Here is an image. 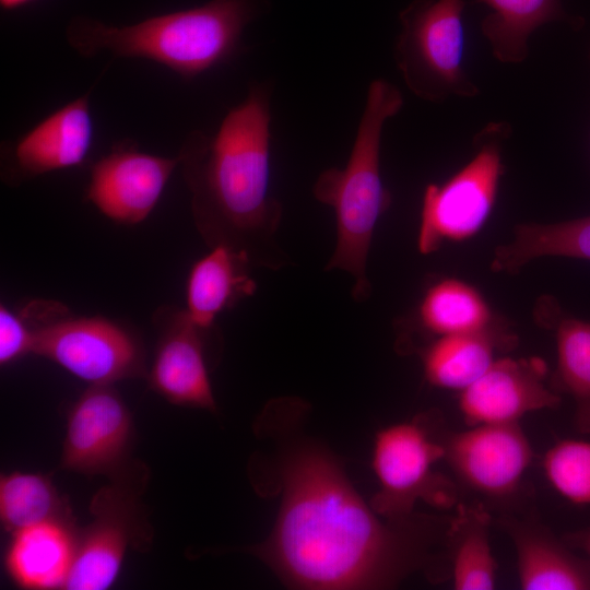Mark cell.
<instances>
[{
  "label": "cell",
  "instance_id": "23",
  "mask_svg": "<svg viewBox=\"0 0 590 590\" xmlns=\"http://www.w3.org/2000/svg\"><path fill=\"white\" fill-rule=\"evenodd\" d=\"M491 524L492 517L482 505H457L447 532L456 590L494 589L497 563L489 543Z\"/></svg>",
  "mask_w": 590,
  "mask_h": 590
},
{
  "label": "cell",
  "instance_id": "6",
  "mask_svg": "<svg viewBox=\"0 0 590 590\" xmlns=\"http://www.w3.org/2000/svg\"><path fill=\"white\" fill-rule=\"evenodd\" d=\"M465 5L464 0H413L399 13L394 62L406 87L422 101L480 93L463 67Z\"/></svg>",
  "mask_w": 590,
  "mask_h": 590
},
{
  "label": "cell",
  "instance_id": "12",
  "mask_svg": "<svg viewBox=\"0 0 590 590\" xmlns=\"http://www.w3.org/2000/svg\"><path fill=\"white\" fill-rule=\"evenodd\" d=\"M179 164L178 155L149 154L137 142L121 140L91 166L86 199L117 223L138 224L153 211Z\"/></svg>",
  "mask_w": 590,
  "mask_h": 590
},
{
  "label": "cell",
  "instance_id": "18",
  "mask_svg": "<svg viewBox=\"0 0 590 590\" xmlns=\"http://www.w3.org/2000/svg\"><path fill=\"white\" fill-rule=\"evenodd\" d=\"M78 531L74 522L50 521L11 534L4 565L15 585L30 590L63 589Z\"/></svg>",
  "mask_w": 590,
  "mask_h": 590
},
{
  "label": "cell",
  "instance_id": "19",
  "mask_svg": "<svg viewBox=\"0 0 590 590\" xmlns=\"http://www.w3.org/2000/svg\"><path fill=\"white\" fill-rule=\"evenodd\" d=\"M517 341L515 334L497 322L479 332L433 339L415 352L428 384L462 391L486 371L497 352L514 347Z\"/></svg>",
  "mask_w": 590,
  "mask_h": 590
},
{
  "label": "cell",
  "instance_id": "10",
  "mask_svg": "<svg viewBox=\"0 0 590 590\" xmlns=\"http://www.w3.org/2000/svg\"><path fill=\"white\" fill-rule=\"evenodd\" d=\"M441 437L444 460L459 481L491 498L512 495L533 458L531 444L518 422L445 430Z\"/></svg>",
  "mask_w": 590,
  "mask_h": 590
},
{
  "label": "cell",
  "instance_id": "7",
  "mask_svg": "<svg viewBox=\"0 0 590 590\" xmlns=\"http://www.w3.org/2000/svg\"><path fill=\"white\" fill-rule=\"evenodd\" d=\"M511 131L506 121L487 123L474 135L473 157L445 182L426 186L417 233L421 253L470 239L486 224L497 200L503 148Z\"/></svg>",
  "mask_w": 590,
  "mask_h": 590
},
{
  "label": "cell",
  "instance_id": "20",
  "mask_svg": "<svg viewBox=\"0 0 590 590\" xmlns=\"http://www.w3.org/2000/svg\"><path fill=\"white\" fill-rule=\"evenodd\" d=\"M190 269L186 286V312L198 327L211 330L217 316L251 296L257 283L248 257L226 246H215Z\"/></svg>",
  "mask_w": 590,
  "mask_h": 590
},
{
  "label": "cell",
  "instance_id": "28",
  "mask_svg": "<svg viewBox=\"0 0 590 590\" xmlns=\"http://www.w3.org/2000/svg\"><path fill=\"white\" fill-rule=\"evenodd\" d=\"M562 539L570 546L583 552L590 559V528L567 532Z\"/></svg>",
  "mask_w": 590,
  "mask_h": 590
},
{
  "label": "cell",
  "instance_id": "5",
  "mask_svg": "<svg viewBox=\"0 0 590 590\" xmlns=\"http://www.w3.org/2000/svg\"><path fill=\"white\" fill-rule=\"evenodd\" d=\"M110 477L91 499L92 520L78 533L66 590L108 589L129 548L145 552L151 547L153 529L141 503L148 468L142 462H128Z\"/></svg>",
  "mask_w": 590,
  "mask_h": 590
},
{
  "label": "cell",
  "instance_id": "8",
  "mask_svg": "<svg viewBox=\"0 0 590 590\" xmlns=\"http://www.w3.org/2000/svg\"><path fill=\"white\" fill-rule=\"evenodd\" d=\"M58 303H32L33 353L90 385H113L144 374L143 350L123 327L103 317H72Z\"/></svg>",
  "mask_w": 590,
  "mask_h": 590
},
{
  "label": "cell",
  "instance_id": "25",
  "mask_svg": "<svg viewBox=\"0 0 590 590\" xmlns=\"http://www.w3.org/2000/svg\"><path fill=\"white\" fill-rule=\"evenodd\" d=\"M0 520L11 534L50 521L74 522L69 506L47 475L20 471L1 475Z\"/></svg>",
  "mask_w": 590,
  "mask_h": 590
},
{
  "label": "cell",
  "instance_id": "2",
  "mask_svg": "<svg viewBox=\"0 0 590 590\" xmlns=\"http://www.w3.org/2000/svg\"><path fill=\"white\" fill-rule=\"evenodd\" d=\"M270 96L267 84H251L214 134L191 131L178 156L205 244L241 252L253 268L279 270L291 259L276 241L283 206L270 193Z\"/></svg>",
  "mask_w": 590,
  "mask_h": 590
},
{
  "label": "cell",
  "instance_id": "1",
  "mask_svg": "<svg viewBox=\"0 0 590 590\" xmlns=\"http://www.w3.org/2000/svg\"><path fill=\"white\" fill-rule=\"evenodd\" d=\"M275 461L280 509L263 542L247 552L288 587L389 589L416 571L451 577L452 515L385 518L359 496L338 459L305 436L283 440Z\"/></svg>",
  "mask_w": 590,
  "mask_h": 590
},
{
  "label": "cell",
  "instance_id": "3",
  "mask_svg": "<svg viewBox=\"0 0 590 590\" xmlns=\"http://www.w3.org/2000/svg\"><path fill=\"white\" fill-rule=\"evenodd\" d=\"M258 12L256 0H210L123 26L79 15L67 25L66 38L84 58L109 52L148 59L192 80L239 51L243 33Z\"/></svg>",
  "mask_w": 590,
  "mask_h": 590
},
{
  "label": "cell",
  "instance_id": "15",
  "mask_svg": "<svg viewBox=\"0 0 590 590\" xmlns=\"http://www.w3.org/2000/svg\"><path fill=\"white\" fill-rule=\"evenodd\" d=\"M163 331L149 374L152 389L168 402L216 412L204 357L209 330L194 324L185 309L163 314Z\"/></svg>",
  "mask_w": 590,
  "mask_h": 590
},
{
  "label": "cell",
  "instance_id": "4",
  "mask_svg": "<svg viewBox=\"0 0 590 590\" xmlns=\"http://www.w3.org/2000/svg\"><path fill=\"white\" fill-rule=\"evenodd\" d=\"M403 102L393 83L373 80L345 167L323 170L312 186L314 197L335 214L337 243L324 270L350 273L354 280L352 297L357 303L371 294L367 258L376 224L392 202L380 175L382 131Z\"/></svg>",
  "mask_w": 590,
  "mask_h": 590
},
{
  "label": "cell",
  "instance_id": "24",
  "mask_svg": "<svg viewBox=\"0 0 590 590\" xmlns=\"http://www.w3.org/2000/svg\"><path fill=\"white\" fill-rule=\"evenodd\" d=\"M483 295L467 282L447 278L432 284L424 293L415 315V326L434 339L445 335L472 333L495 323Z\"/></svg>",
  "mask_w": 590,
  "mask_h": 590
},
{
  "label": "cell",
  "instance_id": "14",
  "mask_svg": "<svg viewBox=\"0 0 590 590\" xmlns=\"http://www.w3.org/2000/svg\"><path fill=\"white\" fill-rule=\"evenodd\" d=\"M546 363L540 357H499L459 398L468 426L516 423L531 412L555 409L560 396L545 385Z\"/></svg>",
  "mask_w": 590,
  "mask_h": 590
},
{
  "label": "cell",
  "instance_id": "21",
  "mask_svg": "<svg viewBox=\"0 0 590 590\" xmlns=\"http://www.w3.org/2000/svg\"><path fill=\"white\" fill-rule=\"evenodd\" d=\"M491 12L481 22V32L496 60L503 63L523 62L529 55L528 40L539 27L565 22L575 28L583 20L569 15L562 0H477Z\"/></svg>",
  "mask_w": 590,
  "mask_h": 590
},
{
  "label": "cell",
  "instance_id": "29",
  "mask_svg": "<svg viewBox=\"0 0 590 590\" xmlns=\"http://www.w3.org/2000/svg\"><path fill=\"white\" fill-rule=\"evenodd\" d=\"M36 0H0V5L3 10L12 11L23 8Z\"/></svg>",
  "mask_w": 590,
  "mask_h": 590
},
{
  "label": "cell",
  "instance_id": "22",
  "mask_svg": "<svg viewBox=\"0 0 590 590\" xmlns=\"http://www.w3.org/2000/svg\"><path fill=\"white\" fill-rule=\"evenodd\" d=\"M543 257L590 260V214L556 223L517 224L512 239L495 248L491 270L515 274Z\"/></svg>",
  "mask_w": 590,
  "mask_h": 590
},
{
  "label": "cell",
  "instance_id": "11",
  "mask_svg": "<svg viewBox=\"0 0 590 590\" xmlns=\"http://www.w3.org/2000/svg\"><path fill=\"white\" fill-rule=\"evenodd\" d=\"M131 414L111 385H90L69 410L60 467L113 475L129 461Z\"/></svg>",
  "mask_w": 590,
  "mask_h": 590
},
{
  "label": "cell",
  "instance_id": "26",
  "mask_svg": "<svg viewBox=\"0 0 590 590\" xmlns=\"http://www.w3.org/2000/svg\"><path fill=\"white\" fill-rule=\"evenodd\" d=\"M550 484L567 500L590 505V440L562 439L543 459Z\"/></svg>",
  "mask_w": 590,
  "mask_h": 590
},
{
  "label": "cell",
  "instance_id": "13",
  "mask_svg": "<svg viewBox=\"0 0 590 590\" xmlns=\"http://www.w3.org/2000/svg\"><path fill=\"white\" fill-rule=\"evenodd\" d=\"M91 91L58 108L19 139L1 144L5 182L20 185L85 162L94 138Z\"/></svg>",
  "mask_w": 590,
  "mask_h": 590
},
{
  "label": "cell",
  "instance_id": "9",
  "mask_svg": "<svg viewBox=\"0 0 590 590\" xmlns=\"http://www.w3.org/2000/svg\"><path fill=\"white\" fill-rule=\"evenodd\" d=\"M416 417L375 435L371 465L379 489L370 505L385 518L411 515L418 500L437 508L458 505L457 485L434 469L445 457L442 430L433 429L427 415Z\"/></svg>",
  "mask_w": 590,
  "mask_h": 590
},
{
  "label": "cell",
  "instance_id": "16",
  "mask_svg": "<svg viewBox=\"0 0 590 590\" xmlns=\"http://www.w3.org/2000/svg\"><path fill=\"white\" fill-rule=\"evenodd\" d=\"M517 554L523 590H590V559L577 556L539 518L510 515L496 520Z\"/></svg>",
  "mask_w": 590,
  "mask_h": 590
},
{
  "label": "cell",
  "instance_id": "17",
  "mask_svg": "<svg viewBox=\"0 0 590 590\" xmlns=\"http://www.w3.org/2000/svg\"><path fill=\"white\" fill-rule=\"evenodd\" d=\"M533 317L555 337L557 358L553 390L573 399L575 428L590 435V322L566 314L551 295L538 298Z\"/></svg>",
  "mask_w": 590,
  "mask_h": 590
},
{
  "label": "cell",
  "instance_id": "27",
  "mask_svg": "<svg viewBox=\"0 0 590 590\" xmlns=\"http://www.w3.org/2000/svg\"><path fill=\"white\" fill-rule=\"evenodd\" d=\"M34 330L22 312L0 306V364L5 366L33 353Z\"/></svg>",
  "mask_w": 590,
  "mask_h": 590
}]
</instances>
